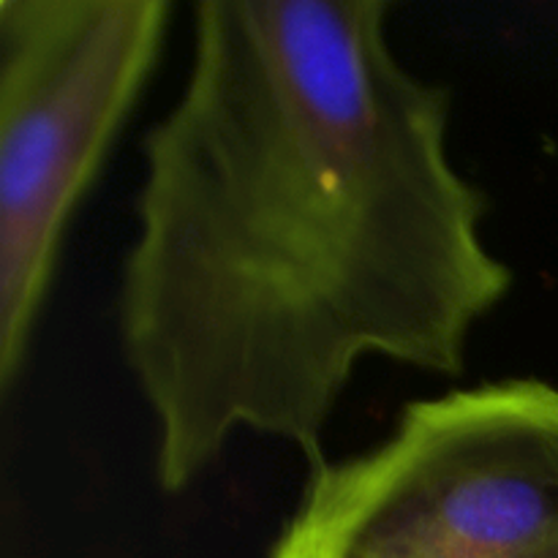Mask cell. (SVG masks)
<instances>
[{"mask_svg":"<svg viewBox=\"0 0 558 558\" xmlns=\"http://www.w3.org/2000/svg\"><path fill=\"white\" fill-rule=\"evenodd\" d=\"M385 0H202L174 107L147 131L118 294L156 420V483L191 488L240 430L311 469L354 368L458 376L512 289L485 194L447 153L450 90Z\"/></svg>","mask_w":558,"mask_h":558,"instance_id":"cell-1","label":"cell"},{"mask_svg":"<svg viewBox=\"0 0 558 558\" xmlns=\"http://www.w3.org/2000/svg\"><path fill=\"white\" fill-rule=\"evenodd\" d=\"M270 558H558V387L409 403L379 447L311 469Z\"/></svg>","mask_w":558,"mask_h":558,"instance_id":"cell-2","label":"cell"},{"mask_svg":"<svg viewBox=\"0 0 558 558\" xmlns=\"http://www.w3.org/2000/svg\"><path fill=\"white\" fill-rule=\"evenodd\" d=\"M167 0H0V385L25 365L65 223L140 98Z\"/></svg>","mask_w":558,"mask_h":558,"instance_id":"cell-3","label":"cell"}]
</instances>
